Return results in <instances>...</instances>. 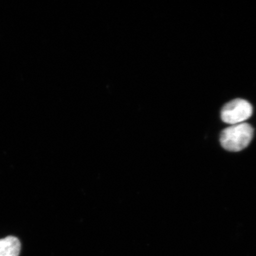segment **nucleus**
Masks as SVG:
<instances>
[{
  "label": "nucleus",
  "mask_w": 256,
  "mask_h": 256,
  "mask_svg": "<svg viewBox=\"0 0 256 256\" xmlns=\"http://www.w3.org/2000/svg\"><path fill=\"white\" fill-rule=\"evenodd\" d=\"M252 107L244 99H235L226 104L222 108L220 116L224 122L230 124L244 123L252 116Z\"/></svg>",
  "instance_id": "obj_2"
},
{
  "label": "nucleus",
  "mask_w": 256,
  "mask_h": 256,
  "mask_svg": "<svg viewBox=\"0 0 256 256\" xmlns=\"http://www.w3.org/2000/svg\"><path fill=\"white\" fill-rule=\"evenodd\" d=\"M254 128L247 123L233 124L222 130L220 142L228 151L238 152L246 148L254 137Z\"/></svg>",
  "instance_id": "obj_1"
},
{
  "label": "nucleus",
  "mask_w": 256,
  "mask_h": 256,
  "mask_svg": "<svg viewBox=\"0 0 256 256\" xmlns=\"http://www.w3.org/2000/svg\"><path fill=\"white\" fill-rule=\"evenodd\" d=\"M21 243L17 238L8 236L0 239V256H18Z\"/></svg>",
  "instance_id": "obj_3"
}]
</instances>
